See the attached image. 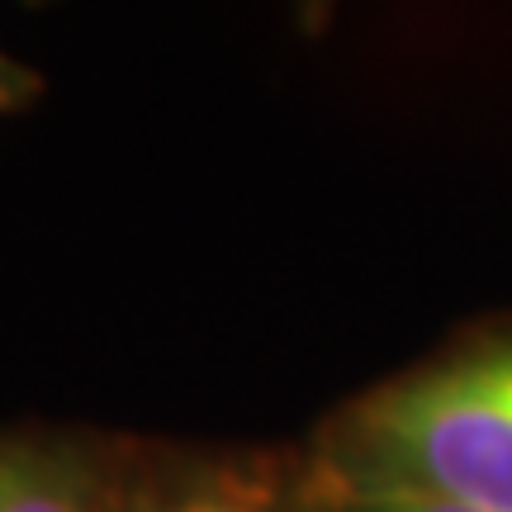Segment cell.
<instances>
[{"instance_id": "cell-3", "label": "cell", "mask_w": 512, "mask_h": 512, "mask_svg": "<svg viewBox=\"0 0 512 512\" xmlns=\"http://www.w3.org/2000/svg\"><path fill=\"white\" fill-rule=\"evenodd\" d=\"M133 446L91 427H0V512H119Z\"/></svg>"}, {"instance_id": "cell-4", "label": "cell", "mask_w": 512, "mask_h": 512, "mask_svg": "<svg viewBox=\"0 0 512 512\" xmlns=\"http://www.w3.org/2000/svg\"><path fill=\"white\" fill-rule=\"evenodd\" d=\"M299 512H465V508L427 503V498H394V494H347V489H328V484L309 479L304 465H299Z\"/></svg>"}, {"instance_id": "cell-5", "label": "cell", "mask_w": 512, "mask_h": 512, "mask_svg": "<svg viewBox=\"0 0 512 512\" xmlns=\"http://www.w3.org/2000/svg\"><path fill=\"white\" fill-rule=\"evenodd\" d=\"M38 100H43V76L29 62H19L15 53L0 48V119L19 110H34Z\"/></svg>"}, {"instance_id": "cell-2", "label": "cell", "mask_w": 512, "mask_h": 512, "mask_svg": "<svg viewBox=\"0 0 512 512\" xmlns=\"http://www.w3.org/2000/svg\"><path fill=\"white\" fill-rule=\"evenodd\" d=\"M119 512H299L294 446H133Z\"/></svg>"}, {"instance_id": "cell-1", "label": "cell", "mask_w": 512, "mask_h": 512, "mask_svg": "<svg viewBox=\"0 0 512 512\" xmlns=\"http://www.w3.org/2000/svg\"><path fill=\"white\" fill-rule=\"evenodd\" d=\"M294 451L328 489L512 512V328L465 332L361 389Z\"/></svg>"}]
</instances>
